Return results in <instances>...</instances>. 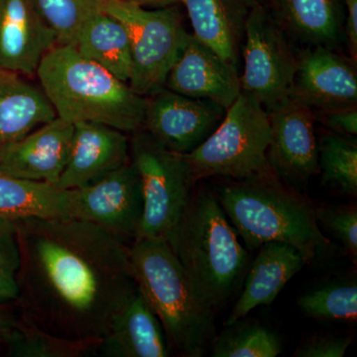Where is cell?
I'll list each match as a JSON object with an SVG mask.
<instances>
[{"mask_svg":"<svg viewBox=\"0 0 357 357\" xmlns=\"http://www.w3.org/2000/svg\"><path fill=\"white\" fill-rule=\"evenodd\" d=\"M18 318L0 305V344H7L17 328Z\"/></svg>","mask_w":357,"mask_h":357,"instance_id":"obj_36","label":"cell"},{"mask_svg":"<svg viewBox=\"0 0 357 357\" xmlns=\"http://www.w3.org/2000/svg\"><path fill=\"white\" fill-rule=\"evenodd\" d=\"M74 47L84 57L128 84L132 73L130 38L126 26L114 16L100 11L89 18Z\"/></svg>","mask_w":357,"mask_h":357,"instance_id":"obj_24","label":"cell"},{"mask_svg":"<svg viewBox=\"0 0 357 357\" xmlns=\"http://www.w3.org/2000/svg\"><path fill=\"white\" fill-rule=\"evenodd\" d=\"M129 141L143 196L142 218L134 239L167 241L194 194L191 168L185 154L160 144L142 128Z\"/></svg>","mask_w":357,"mask_h":357,"instance_id":"obj_7","label":"cell"},{"mask_svg":"<svg viewBox=\"0 0 357 357\" xmlns=\"http://www.w3.org/2000/svg\"><path fill=\"white\" fill-rule=\"evenodd\" d=\"M77 191L79 220L96 223L124 241L135 238L143 215V196L139 176L131 162Z\"/></svg>","mask_w":357,"mask_h":357,"instance_id":"obj_13","label":"cell"},{"mask_svg":"<svg viewBox=\"0 0 357 357\" xmlns=\"http://www.w3.org/2000/svg\"><path fill=\"white\" fill-rule=\"evenodd\" d=\"M352 337H314L305 340L294 357H342L351 344Z\"/></svg>","mask_w":357,"mask_h":357,"instance_id":"obj_31","label":"cell"},{"mask_svg":"<svg viewBox=\"0 0 357 357\" xmlns=\"http://www.w3.org/2000/svg\"><path fill=\"white\" fill-rule=\"evenodd\" d=\"M225 112L211 100L164 88L148 98L142 128L169 150L188 154L217 129Z\"/></svg>","mask_w":357,"mask_h":357,"instance_id":"obj_10","label":"cell"},{"mask_svg":"<svg viewBox=\"0 0 357 357\" xmlns=\"http://www.w3.org/2000/svg\"><path fill=\"white\" fill-rule=\"evenodd\" d=\"M15 223L20 316L58 337L102 340L137 290L126 241L79 218Z\"/></svg>","mask_w":357,"mask_h":357,"instance_id":"obj_1","label":"cell"},{"mask_svg":"<svg viewBox=\"0 0 357 357\" xmlns=\"http://www.w3.org/2000/svg\"><path fill=\"white\" fill-rule=\"evenodd\" d=\"M102 11L121 21L128 30L132 55L129 86L145 98L165 88L188 34L175 4L147 9L124 0H102Z\"/></svg>","mask_w":357,"mask_h":357,"instance_id":"obj_8","label":"cell"},{"mask_svg":"<svg viewBox=\"0 0 357 357\" xmlns=\"http://www.w3.org/2000/svg\"><path fill=\"white\" fill-rule=\"evenodd\" d=\"M298 306L310 318L356 321V283L344 282L314 289L301 296Z\"/></svg>","mask_w":357,"mask_h":357,"instance_id":"obj_29","label":"cell"},{"mask_svg":"<svg viewBox=\"0 0 357 357\" xmlns=\"http://www.w3.org/2000/svg\"><path fill=\"white\" fill-rule=\"evenodd\" d=\"M75 126L56 116L0 155V172L57 185L72 146Z\"/></svg>","mask_w":357,"mask_h":357,"instance_id":"obj_17","label":"cell"},{"mask_svg":"<svg viewBox=\"0 0 357 357\" xmlns=\"http://www.w3.org/2000/svg\"><path fill=\"white\" fill-rule=\"evenodd\" d=\"M56 116L40 86L24 76L0 70V155Z\"/></svg>","mask_w":357,"mask_h":357,"instance_id":"obj_21","label":"cell"},{"mask_svg":"<svg viewBox=\"0 0 357 357\" xmlns=\"http://www.w3.org/2000/svg\"><path fill=\"white\" fill-rule=\"evenodd\" d=\"M318 168L321 183L333 190L357 195V146L356 142L335 134H326L318 141Z\"/></svg>","mask_w":357,"mask_h":357,"instance_id":"obj_27","label":"cell"},{"mask_svg":"<svg viewBox=\"0 0 357 357\" xmlns=\"http://www.w3.org/2000/svg\"><path fill=\"white\" fill-rule=\"evenodd\" d=\"M289 98L314 112L356 107L357 75L351 61L328 47H307L298 55Z\"/></svg>","mask_w":357,"mask_h":357,"instance_id":"obj_12","label":"cell"},{"mask_svg":"<svg viewBox=\"0 0 357 357\" xmlns=\"http://www.w3.org/2000/svg\"><path fill=\"white\" fill-rule=\"evenodd\" d=\"M268 114L270 141L267 160L270 168L279 178L304 184L319 172L314 112L288 96Z\"/></svg>","mask_w":357,"mask_h":357,"instance_id":"obj_11","label":"cell"},{"mask_svg":"<svg viewBox=\"0 0 357 357\" xmlns=\"http://www.w3.org/2000/svg\"><path fill=\"white\" fill-rule=\"evenodd\" d=\"M306 260L299 251L284 243H267L251 264L241 297L225 326H230L260 306H269L286 284L301 271Z\"/></svg>","mask_w":357,"mask_h":357,"instance_id":"obj_20","label":"cell"},{"mask_svg":"<svg viewBox=\"0 0 357 357\" xmlns=\"http://www.w3.org/2000/svg\"><path fill=\"white\" fill-rule=\"evenodd\" d=\"M165 89L211 100L225 110L241 93L238 70L189 33L167 77Z\"/></svg>","mask_w":357,"mask_h":357,"instance_id":"obj_14","label":"cell"},{"mask_svg":"<svg viewBox=\"0 0 357 357\" xmlns=\"http://www.w3.org/2000/svg\"><path fill=\"white\" fill-rule=\"evenodd\" d=\"M129 258L136 285L153 310L170 351L202 357L215 337V310L197 292L165 239H134Z\"/></svg>","mask_w":357,"mask_h":357,"instance_id":"obj_4","label":"cell"},{"mask_svg":"<svg viewBox=\"0 0 357 357\" xmlns=\"http://www.w3.org/2000/svg\"><path fill=\"white\" fill-rule=\"evenodd\" d=\"M20 265L17 225L13 220L0 218V266L16 273Z\"/></svg>","mask_w":357,"mask_h":357,"instance_id":"obj_32","label":"cell"},{"mask_svg":"<svg viewBox=\"0 0 357 357\" xmlns=\"http://www.w3.org/2000/svg\"><path fill=\"white\" fill-rule=\"evenodd\" d=\"M213 357H276L282 352L280 338L266 326L243 319L225 326L211 342Z\"/></svg>","mask_w":357,"mask_h":357,"instance_id":"obj_26","label":"cell"},{"mask_svg":"<svg viewBox=\"0 0 357 357\" xmlns=\"http://www.w3.org/2000/svg\"><path fill=\"white\" fill-rule=\"evenodd\" d=\"M347 7L345 34L349 40L352 58L356 60L357 53V0H342Z\"/></svg>","mask_w":357,"mask_h":357,"instance_id":"obj_35","label":"cell"},{"mask_svg":"<svg viewBox=\"0 0 357 357\" xmlns=\"http://www.w3.org/2000/svg\"><path fill=\"white\" fill-rule=\"evenodd\" d=\"M317 222L342 243L354 258L357 256V211L354 206H324L314 210Z\"/></svg>","mask_w":357,"mask_h":357,"instance_id":"obj_30","label":"cell"},{"mask_svg":"<svg viewBox=\"0 0 357 357\" xmlns=\"http://www.w3.org/2000/svg\"><path fill=\"white\" fill-rule=\"evenodd\" d=\"M56 45L55 34L29 0H0V70L32 77Z\"/></svg>","mask_w":357,"mask_h":357,"instance_id":"obj_16","label":"cell"},{"mask_svg":"<svg viewBox=\"0 0 357 357\" xmlns=\"http://www.w3.org/2000/svg\"><path fill=\"white\" fill-rule=\"evenodd\" d=\"M264 0H178L187 9L194 35L238 70L249 14Z\"/></svg>","mask_w":357,"mask_h":357,"instance_id":"obj_19","label":"cell"},{"mask_svg":"<svg viewBox=\"0 0 357 357\" xmlns=\"http://www.w3.org/2000/svg\"><path fill=\"white\" fill-rule=\"evenodd\" d=\"M74 126L69 159L58 187H88L130 162V141L123 131L95 122Z\"/></svg>","mask_w":357,"mask_h":357,"instance_id":"obj_15","label":"cell"},{"mask_svg":"<svg viewBox=\"0 0 357 357\" xmlns=\"http://www.w3.org/2000/svg\"><path fill=\"white\" fill-rule=\"evenodd\" d=\"M241 55L243 93L255 98L267 112L288 98L297 72L298 54L265 1L249 14Z\"/></svg>","mask_w":357,"mask_h":357,"instance_id":"obj_9","label":"cell"},{"mask_svg":"<svg viewBox=\"0 0 357 357\" xmlns=\"http://www.w3.org/2000/svg\"><path fill=\"white\" fill-rule=\"evenodd\" d=\"M79 217L77 190L0 172V218L17 222L28 218Z\"/></svg>","mask_w":357,"mask_h":357,"instance_id":"obj_22","label":"cell"},{"mask_svg":"<svg viewBox=\"0 0 357 357\" xmlns=\"http://www.w3.org/2000/svg\"><path fill=\"white\" fill-rule=\"evenodd\" d=\"M269 141V114L241 91L217 129L185 156L195 183L211 177L244 180L272 172L267 160Z\"/></svg>","mask_w":357,"mask_h":357,"instance_id":"obj_6","label":"cell"},{"mask_svg":"<svg viewBox=\"0 0 357 357\" xmlns=\"http://www.w3.org/2000/svg\"><path fill=\"white\" fill-rule=\"evenodd\" d=\"M96 354L105 357L170 356L161 323L138 287L110 321Z\"/></svg>","mask_w":357,"mask_h":357,"instance_id":"obj_18","label":"cell"},{"mask_svg":"<svg viewBox=\"0 0 357 357\" xmlns=\"http://www.w3.org/2000/svg\"><path fill=\"white\" fill-rule=\"evenodd\" d=\"M100 342L58 337L45 332L20 314L17 328L6 347L11 356L84 357L96 354Z\"/></svg>","mask_w":357,"mask_h":357,"instance_id":"obj_25","label":"cell"},{"mask_svg":"<svg viewBox=\"0 0 357 357\" xmlns=\"http://www.w3.org/2000/svg\"><path fill=\"white\" fill-rule=\"evenodd\" d=\"M318 114L319 121L335 132L344 134V135L356 136V107L319 112Z\"/></svg>","mask_w":357,"mask_h":357,"instance_id":"obj_33","label":"cell"},{"mask_svg":"<svg viewBox=\"0 0 357 357\" xmlns=\"http://www.w3.org/2000/svg\"><path fill=\"white\" fill-rule=\"evenodd\" d=\"M225 215L248 248L267 243L293 246L307 263L319 259L331 243L319 229L311 204L272 172L234 180L218 196Z\"/></svg>","mask_w":357,"mask_h":357,"instance_id":"obj_3","label":"cell"},{"mask_svg":"<svg viewBox=\"0 0 357 357\" xmlns=\"http://www.w3.org/2000/svg\"><path fill=\"white\" fill-rule=\"evenodd\" d=\"M20 295L15 272L0 266V305L17 301Z\"/></svg>","mask_w":357,"mask_h":357,"instance_id":"obj_34","label":"cell"},{"mask_svg":"<svg viewBox=\"0 0 357 357\" xmlns=\"http://www.w3.org/2000/svg\"><path fill=\"white\" fill-rule=\"evenodd\" d=\"M124 1L133 2V3L145 7H155V8L174 6V4L178 3V0H124Z\"/></svg>","mask_w":357,"mask_h":357,"instance_id":"obj_37","label":"cell"},{"mask_svg":"<svg viewBox=\"0 0 357 357\" xmlns=\"http://www.w3.org/2000/svg\"><path fill=\"white\" fill-rule=\"evenodd\" d=\"M227 218L217 197L199 190L167 238L192 285L213 310L229 299L248 261Z\"/></svg>","mask_w":357,"mask_h":357,"instance_id":"obj_5","label":"cell"},{"mask_svg":"<svg viewBox=\"0 0 357 357\" xmlns=\"http://www.w3.org/2000/svg\"><path fill=\"white\" fill-rule=\"evenodd\" d=\"M340 0H270V8L289 37L307 47L335 48L344 33Z\"/></svg>","mask_w":357,"mask_h":357,"instance_id":"obj_23","label":"cell"},{"mask_svg":"<svg viewBox=\"0 0 357 357\" xmlns=\"http://www.w3.org/2000/svg\"><path fill=\"white\" fill-rule=\"evenodd\" d=\"M40 88L58 117L132 133L142 128L148 98L136 93L73 45H56L37 69Z\"/></svg>","mask_w":357,"mask_h":357,"instance_id":"obj_2","label":"cell"},{"mask_svg":"<svg viewBox=\"0 0 357 357\" xmlns=\"http://www.w3.org/2000/svg\"><path fill=\"white\" fill-rule=\"evenodd\" d=\"M57 38V45H73L84 23L102 11V0H29Z\"/></svg>","mask_w":357,"mask_h":357,"instance_id":"obj_28","label":"cell"}]
</instances>
